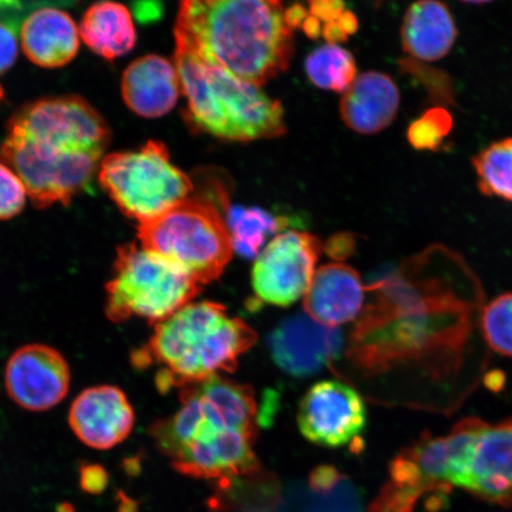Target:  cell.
<instances>
[{"mask_svg":"<svg viewBox=\"0 0 512 512\" xmlns=\"http://www.w3.org/2000/svg\"><path fill=\"white\" fill-rule=\"evenodd\" d=\"M256 342L255 331L213 302L190 303L156 324L155 332L132 354L138 369L157 367L160 392L181 389L220 373H233Z\"/></svg>","mask_w":512,"mask_h":512,"instance_id":"3","label":"cell"},{"mask_svg":"<svg viewBox=\"0 0 512 512\" xmlns=\"http://www.w3.org/2000/svg\"><path fill=\"white\" fill-rule=\"evenodd\" d=\"M323 243L298 230L280 233L258 255L252 286L259 302L290 306L309 290Z\"/></svg>","mask_w":512,"mask_h":512,"instance_id":"9","label":"cell"},{"mask_svg":"<svg viewBox=\"0 0 512 512\" xmlns=\"http://www.w3.org/2000/svg\"><path fill=\"white\" fill-rule=\"evenodd\" d=\"M23 53L42 68H60L72 62L80 49V32L73 18L59 9L32 12L21 29Z\"/></svg>","mask_w":512,"mask_h":512,"instance_id":"19","label":"cell"},{"mask_svg":"<svg viewBox=\"0 0 512 512\" xmlns=\"http://www.w3.org/2000/svg\"><path fill=\"white\" fill-rule=\"evenodd\" d=\"M460 2L469 4H486L492 2V0H460Z\"/></svg>","mask_w":512,"mask_h":512,"instance_id":"34","label":"cell"},{"mask_svg":"<svg viewBox=\"0 0 512 512\" xmlns=\"http://www.w3.org/2000/svg\"><path fill=\"white\" fill-rule=\"evenodd\" d=\"M27 196L22 179L8 165L0 162V220H10L21 214Z\"/></svg>","mask_w":512,"mask_h":512,"instance_id":"27","label":"cell"},{"mask_svg":"<svg viewBox=\"0 0 512 512\" xmlns=\"http://www.w3.org/2000/svg\"><path fill=\"white\" fill-rule=\"evenodd\" d=\"M226 221L234 251L245 258L259 255L268 236L284 227L283 220L256 208H230Z\"/></svg>","mask_w":512,"mask_h":512,"instance_id":"23","label":"cell"},{"mask_svg":"<svg viewBox=\"0 0 512 512\" xmlns=\"http://www.w3.org/2000/svg\"><path fill=\"white\" fill-rule=\"evenodd\" d=\"M399 108L400 92L393 79L380 72H366L343 93L341 117L351 131L375 134L393 123Z\"/></svg>","mask_w":512,"mask_h":512,"instance_id":"18","label":"cell"},{"mask_svg":"<svg viewBox=\"0 0 512 512\" xmlns=\"http://www.w3.org/2000/svg\"><path fill=\"white\" fill-rule=\"evenodd\" d=\"M112 132L79 95L28 102L12 115L0 159L16 172L32 204L69 206L99 170Z\"/></svg>","mask_w":512,"mask_h":512,"instance_id":"1","label":"cell"},{"mask_svg":"<svg viewBox=\"0 0 512 512\" xmlns=\"http://www.w3.org/2000/svg\"><path fill=\"white\" fill-rule=\"evenodd\" d=\"M343 347L338 328L319 324L307 315L284 320L270 337L275 363L293 376L318 373L336 361Z\"/></svg>","mask_w":512,"mask_h":512,"instance_id":"13","label":"cell"},{"mask_svg":"<svg viewBox=\"0 0 512 512\" xmlns=\"http://www.w3.org/2000/svg\"><path fill=\"white\" fill-rule=\"evenodd\" d=\"M453 120L444 108L435 107L422 114L409 126L407 138L414 149L437 151L451 132Z\"/></svg>","mask_w":512,"mask_h":512,"instance_id":"26","label":"cell"},{"mask_svg":"<svg viewBox=\"0 0 512 512\" xmlns=\"http://www.w3.org/2000/svg\"><path fill=\"white\" fill-rule=\"evenodd\" d=\"M134 411L118 387L98 386L83 390L69 409L72 431L95 450H110L123 443L134 427Z\"/></svg>","mask_w":512,"mask_h":512,"instance_id":"14","label":"cell"},{"mask_svg":"<svg viewBox=\"0 0 512 512\" xmlns=\"http://www.w3.org/2000/svg\"><path fill=\"white\" fill-rule=\"evenodd\" d=\"M472 164L483 195L512 202V138L486 147L473 158Z\"/></svg>","mask_w":512,"mask_h":512,"instance_id":"24","label":"cell"},{"mask_svg":"<svg viewBox=\"0 0 512 512\" xmlns=\"http://www.w3.org/2000/svg\"><path fill=\"white\" fill-rule=\"evenodd\" d=\"M350 236H341V238H335L334 240H331L330 243V251L331 254H336L338 252V255H343L344 253H350L351 248L354 247L352 245Z\"/></svg>","mask_w":512,"mask_h":512,"instance_id":"32","label":"cell"},{"mask_svg":"<svg viewBox=\"0 0 512 512\" xmlns=\"http://www.w3.org/2000/svg\"><path fill=\"white\" fill-rule=\"evenodd\" d=\"M458 30L448 6L440 0H418L409 6L401 27L402 49L424 62L443 59L457 41Z\"/></svg>","mask_w":512,"mask_h":512,"instance_id":"20","label":"cell"},{"mask_svg":"<svg viewBox=\"0 0 512 512\" xmlns=\"http://www.w3.org/2000/svg\"><path fill=\"white\" fill-rule=\"evenodd\" d=\"M121 93L126 106L139 117H164L182 94L175 62L159 55L139 57L126 68Z\"/></svg>","mask_w":512,"mask_h":512,"instance_id":"17","label":"cell"},{"mask_svg":"<svg viewBox=\"0 0 512 512\" xmlns=\"http://www.w3.org/2000/svg\"><path fill=\"white\" fill-rule=\"evenodd\" d=\"M480 329L492 351L512 358V292L499 294L484 306Z\"/></svg>","mask_w":512,"mask_h":512,"instance_id":"25","label":"cell"},{"mask_svg":"<svg viewBox=\"0 0 512 512\" xmlns=\"http://www.w3.org/2000/svg\"><path fill=\"white\" fill-rule=\"evenodd\" d=\"M201 286L174 262L126 243L117 249L106 285V316L113 323L137 317L158 324L190 304Z\"/></svg>","mask_w":512,"mask_h":512,"instance_id":"7","label":"cell"},{"mask_svg":"<svg viewBox=\"0 0 512 512\" xmlns=\"http://www.w3.org/2000/svg\"><path fill=\"white\" fill-rule=\"evenodd\" d=\"M98 178L121 213L139 224L163 215L195 191L192 179L171 162L168 147L157 140L105 156Z\"/></svg>","mask_w":512,"mask_h":512,"instance_id":"8","label":"cell"},{"mask_svg":"<svg viewBox=\"0 0 512 512\" xmlns=\"http://www.w3.org/2000/svg\"><path fill=\"white\" fill-rule=\"evenodd\" d=\"M69 386L66 358L48 345H24L6 364V392L28 411L43 412L59 405L66 398Z\"/></svg>","mask_w":512,"mask_h":512,"instance_id":"11","label":"cell"},{"mask_svg":"<svg viewBox=\"0 0 512 512\" xmlns=\"http://www.w3.org/2000/svg\"><path fill=\"white\" fill-rule=\"evenodd\" d=\"M197 402L202 419L220 431H234L256 440L259 430L258 405L254 390L216 375L181 388Z\"/></svg>","mask_w":512,"mask_h":512,"instance_id":"15","label":"cell"},{"mask_svg":"<svg viewBox=\"0 0 512 512\" xmlns=\"http://www.w3.org/2000/svg\"><path fill=\"white\" fill-rule=\"evenodd\" d=\"M342 475L336 470V467L322 465L316 467L310 476V485L317 494H330L341 482Z\"/></svg>","mask_w":512,"mask_h":512,"instance_id":"31","label":"cell"},{"mask_svg":"<svg viewBox=\"0 0 512 512\" xmlns=\"http://www.w3.org/2000/svg\"><path fill=\"white\" fill-rule=\"evenodd\" d=\"M485 421L466 418L450 433L422 435L389 466V479L370 512H413L422 498L460 488L467 454Z\"/></svg>","mask_w":512,"mask_h":512,"instance_id":"6","label":"cell"},{"mask_svg":"<svg viewBox=\"0 0 512 512\" xmlns=\"http://www.w3.org/2000/svg\"><path fill=\"white\" fill-rule=\"evenodd\" d=\"M311 16L319 22H336L347 14L343 0H310Z\"/></svg>","mask_w":512,"mask_h":512,"instance_id":"30","label":"cell"},{"mask_svg":"<svg viewBox=\"0 0 512 512\" xmlns=\"http://www.w3.org/2000/svg\"><path fill=\"white\" fill-rule=\"evenodd\" d=\"M138 239L200 285L219 279L234 253L219 206L200 195H191L156 219L138 224Z\"/></svg>","mask_w":512,"mask_h":512,"instance_id":"5","label":"cell"},{"mask_svg":"<svg viewBox=\"0 0 512 512\" xmlns=\"http://www.w3.org/2000/svg\"><path fill=\"white\" fill-rule=\"evenodd\" d=\"M108 484V475L104 467L85 464L80 469V485L88 494L98 495L104 492Z\"/></svg>","mask_w":512,"mask_h":512,"instance_id":"28","label":"cell"},{"mask_svg":"<svg viewBox=\"0 0 512 512\" xmlns=\"http://www.w3.org/2000/svg\"><path fill=\"white\" fill-rule=\"evenodd\" d=\"M305 72L313 85L337 93L347 91L357 78L354 56L332 43L312 51L306 59Z\"/></svg>","mask_w":512,"mask_h":512,"instance_id":"22","label":"cell"},{"mask_svg":"<svg viewBox=\"0 0 512 512\" xmlns=\"http://www.w3.org/2000/svg\"><path fill=\"white\" fill-rule=\"evenodd\" d=\"M18 8V0H0V15L5 11L16 10Z\"/></svg>","mask_w":512,"mask_h":512,"instance_id":"33","label":"cell"},{"mask_svg":"<svg viewBox=\"0 0 512 512\" xmlns=\"http://www.w3.org/2000/svg\"><path fill=\"white\" fill-rule=\"evenodd\" d=\"M369 287L354 268L334 262L320 267L304 296L307 316L317 323L338 328L360 315Z\"/></svg>","mask_w":512,"mask_h":512,"instance_id":"16","label":"cell"},{"mask_svg":"<svg viewBox=\"0 0 512 512\" xmlns=\"http://www.w3.org/2000/svg\"><path fill=\"white\" fill-rule=\"evenodd\" d=\"M174 62L187 98L183 117L191 130L239 143L285 134L283 105L261 87L235 78L179 46Z\"/></svg>","mask_w":512,"mask_h":512,"instance_id":"4","label":"cell"},{"mask_svg":"<svg viewBox=\"0 0 512 512\" xmlns=\"http://www.w3.org/2000/svg\"><path fill=\"white\" fill-rule=\"evenodd\" d=\"M176 46L261 87L290 66L293 29L281 0H181Z\"/></svg>","mask_w":512,"mask_h":512,"instance_id":"2","label":"cell"},{"mask_svg":"<svg viewBox=\"0 0 512 512\" xmlns=\"http://www.w3.org/2000/svg\"><path fill=\"white\" fill-rule=\"evenodd\" d=\"M18 56V44L14 31L0 22V75L14 66Z\"/></svg>","mask_w":512,"mask_h":512,"instance_id":"29","label":"cell"},{"mask_svg":"<svg viewBox=\"0 0 512 512\" xmlns=\"http://www.w3.org/2000/svg\"><path fill=\"white\" fill-rule=\"evenodd\" d=\"M485 502L512 505V418L485 422L473 441L460 488Z\"/></svg>","mask_w":512,"mask_h":512,"instance_id":"12","label":"cell"},{"mask_svg":"<svg viewBox=\"0 0 512 512\" xmlns=\"http://www.w3.org/2000/svg\"><path fill=\"white\" fill-rule=\"evenodd\" d=\"M367 425V408L362 396L347 383L318 382L300 402L298 426L311 443L339 447L360 437Z\"/></svg>","mask_w":512,"mask_h":512,"instance_id":"10","label":"cell"},{"mask_svg":"<svg viewBox=\"0 0 512 512\" xmlns=\"http://www.w3.org/2000/svg\"><path fill=\"white\" fill-rule=\"evenodd\" d=\"M5 93L2 85H0V102L4 99Z\"/></svg>","mask_w":512,"mask_h":512,"instance_id":"35","label":"cell"},{"mask_svg":"<svg viewBox=\"0 0 512 512\" xmlns=\"http://www.w3.org/2000/svg\"><path fill=\"white\" fill-rule=\"evenodd\" d=\"M79 32L87 47L108 61L130 53L137 43L130 10L113 0H100L89 6Z\"/></svg>","mask_w":512,"mask_h":512,"instance_id":"21","label":"cell"}]
</instances>
